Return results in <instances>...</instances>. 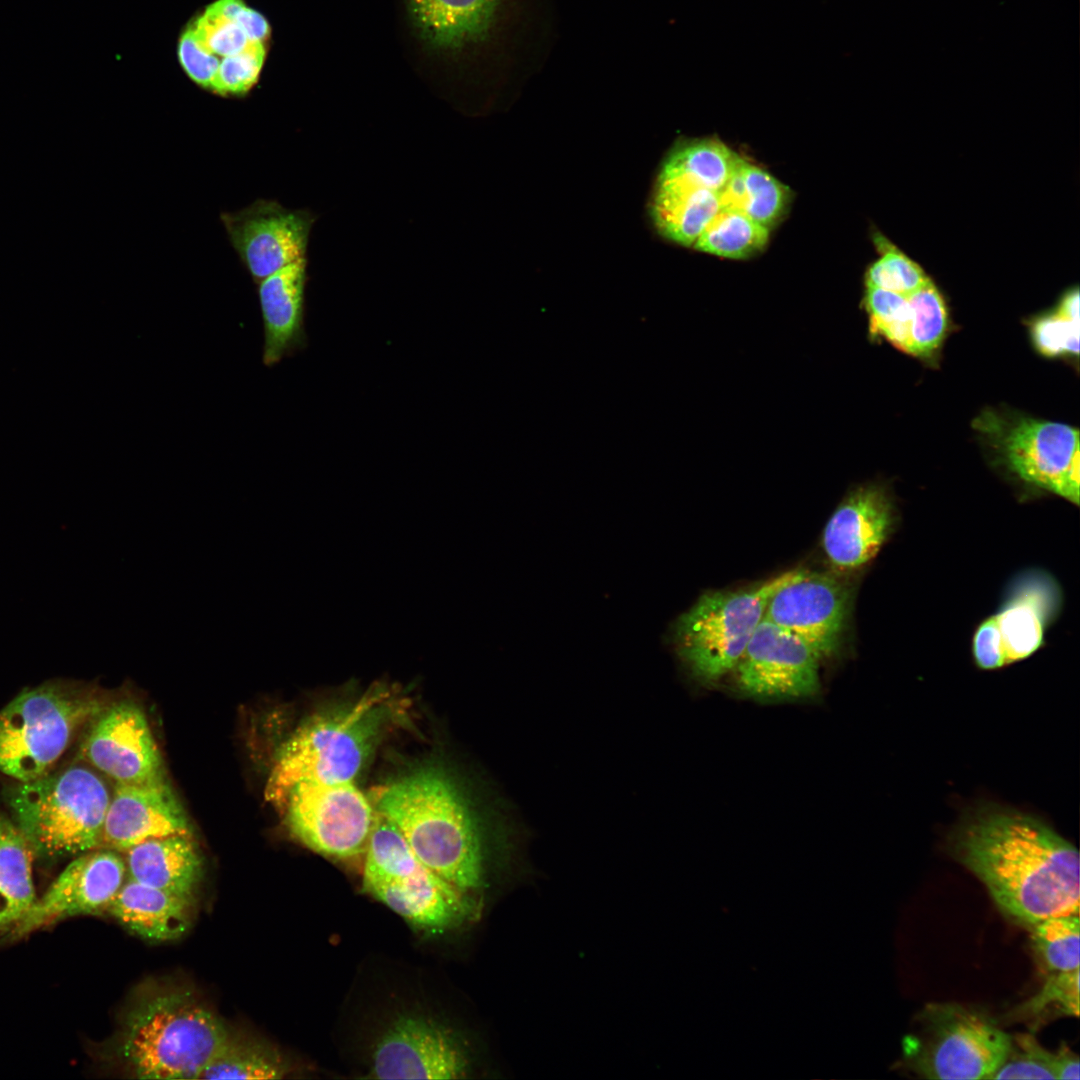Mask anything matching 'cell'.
<instances>
[{
	"instance_id": "cell-1",
	"label": "cell",
	"mask_w": 1080,
	"mask_h": 1080,
	"mask_svg": "<svg viewBox=\"0 0 1080 1080\" xmlns=\"http://www.w3.org/2000/svg\"><path fill=\"white\" fill-rule=\"evenodd\" d=\"M954 856L985 885L999 908L1029 926L1079 913V853L1030 815L984 806L952 837Z\"/></svg>"
},
{
	"instance_id": "cell-2",
	"label": "cell",
	"mask_w": 1080,
	"mask_h": 1080,
	"mask_svg": "<svg viewBox=\"0 0 1080 1080\" xmlns=\"http://www.w3.org/2000/svg\"><path fill=\"white\" fill-rule=\"evenodd\" d=\"M230 1027L191 986L150 981L132 995L112 1043L137 1079H200Z\"/></svg>"
},
{
	"instance_id": "cell-3",
	"label": "cell",
	"mask_w": 1080,
	"mask_h": 1080,
	"mask_svg": "<svg viewBox=\"0 0 1080 1080\" xmlns=\"http://www.w3.org/2000/svg\"><path fill=\"white\" fill-rule=\"evenodd\" d=\"M371 801L426 867L478 899L485 884L481 833L462 793L444 772L415 770L378 789Z\"/></svg>"
},
{
	"instance_id": "cell-4",
	"label": "cell",
	"mask_w": 1080,
	"mask_h": 1080,
	"mask_svg": "<svg viewBox=\"0 0 1080 1080\" xmlns=\"http://www.w3.org/2000/svg\"><path fill=\"white\" fill-rule=\"evenodd\" d=\"M383 687L350 704L310 717L282 745L265 788V797L282 807L300 781H354L395 711Z\"/></svg>"
},
{
	"instance_id": "cell-5",
	"label": "cell",
	"mask_w": 1080,
	"mask_h": 1080,
	"mask_svg": "<svg viewBox=\"0 0 1080 1080\" xmlns=\"http://www.w3.org/2000/svg\"><path fill=\"white\" fill-rule=\"evenodd\" d=\"M110 799L102 778L79 765L17 782L5 792L10 818L34 855L47 859L101 848Z\"/></svg>"
},
{
	"instance_id": "cell-6",
	"label": "cell",
	"mask_w": 1080,
	"mask_h": 1080,
	"mask_svg": "<svg viewBox=\"0 0 1080 1080\" xmlns=\"http://www.w3.org/2000/svg\"><path fill=\"white\" fill-rule=\"evenodd\" d=\"M363 888L428 933L460 927L473 920L480 907L478 899L426 867L395 826L377 812L365 850Z\"/></svg>"
},
{
	"instance_id": "cell-7",
	"label": "cell",
	"mask_w": 1080,
	"mask_h": 1080,
	"mask_svg": "<svg viewBox=\"0 0 1080 1080\" xmlns=\"http://www.w3.org/2000/svg\"><path fill=\"white\" fill-rule=\"evenodd\" d=\"M64 681L25 689L0 710V773L27 782L50 772L77 730L103 708Z\"/></svg>"
},
{
	"instance_id": "cell-8",
	"label": "cell",
	"mask_w": 1080,
	"mask_h": 1080,
	"mask_svg": "<svg viewBox=\"0 0 1080 1080\" xmlns=\"http://www.w3.org/2000/svg\"><path fill=\"white\" fill-rule=\"evenodd\" d=\"M798 569L737 590L703 593L677 617L671 640L678 657L703 683L733 672L764 617L772 594Z\"/></svg>"
},
{
	"instance_id": "cell-9",
	"label": "cell",
	"mask_w": 1080,
	"mask_h": 1080,
	"mask_svg": "<svg viewBox=\"0 0 1080 1080\" xmlns=\"http://www.w3.org/2000/svg\"><path fill=\"white\" fill-rule=\"evenodd\" d=\"M906 1040L913 1069L928 1079H991L1011 1037L989 1017L958 1004H931Z\"/></svg>"
},
{
	"instance_id": "cell-10",
	"label": "cell",
	"mask_w": 1080,
	"mask_h": 1080,
	"mask_svg": "<svg viewBox=\"0 0 1080 1080\" xmlns=\"http://www.w3.org/2000/svg\"><path fill=\"white\" fill-rule=\"evenodd\" d=\"M973 427L1023 481L1079 504V431L1067 424L984 410Z\"/></svg>"
},
{
	"instance_id": "cell-11",
	"label": "cell",
	"mask_w": 1080,
	"mask_h": 1080,
	"mask_svg": "<svg viewBox=\"0 0 1080 1080\" xmlns=\"http://www.w3.org/2000/svg\"><path fill=\"white\" fill-rule=\"evenodd\" d=\"M281 809L303 845L340 859L365 853L376 818L372 801L354 781H300L289 789Z\"/></svg>"
},
{
	"instance_id": "cell-12",
	"label": "cell",
	"mask_w": 1080,
	"mask_h": 1080,
	"mask_svg": "<svg viewBox=\"0 0 1080 1080\" xmlns=\"http://www.w3.org/2000/svg\"><path fill=\"white\" fill-rule=\"evenodd\" d=\"M821 660L801 638L763 617L733 673L738 690L753 699H804L820 691Z\"/></svg>"
},
{
	"instance_id": "cell-13",
	"label": "cell",
	"mask_w": 1080,
	"mask_h": 1080,
	"mask_svg": "<svg viewBox=\"0 0 1080 1080\" xmlns=\"http://www.w3.org/2000/svg\"><path fill=\"white\" fill-rule=\"evenodd\" d=\"M851 592L838 577L798 569L770 597L764 618L805 641L821 659L841 647Z\"/></svg>"
},
{
	"instance_id": "cell-14",
	"label": "cell",
	"mask_w": 1080,
	"mask_h": 1080,
	"mask_svg": "<svg viewBox=\"0 0 1080 1080\" xmlns=\"http://www.w3.org/2000/svg\"><path fill=\"white\" fill-rule=\"evenodd\" d=\"M470 1072L462 1041L448 1028L421 1016L398 1018L372 1053L378 1079H460Z\"/></svg>"
},
{
	"instance_id": "cell-15",
	"label": "cell",
	"mask_w": 1080,
	"mask_h": 1080,
	"mask_svg": "<svg viewBox=\"0 0 1080 1080\" xmlns=\"http://www.w3.org/2000/svg\"><path fill=\"white\" fill-rule=\"evenodd\" d=\"M231 244L254 282L259 283L305 257L315 216L259 199L237 212L222 213Z\"/></svg>"
},
{
	"instance_id": "cell-16",
	"label": "cell",
	"mask_w": 1080,
	"mask_h": 1080,
	"mask_svg": "<svg viewBox=\"0 0 1080 1080\" xmlns=\"http://www.w3.org/2000/svg\"><path fill=\"white\" fill-rule=\"evenodd\" d=\"M126 879L125 860L117 851L98 848L82 853L8 935L16 939L66 918L106 912Z\"/></svg>"
},
{
	"instance_id": "cell-17",
	"label": "cell",
	"mask_w": 1080,
	"mask_h": 1080,
	"mask_svg": "<svg viewBox=\"0 0 1080 1080\" xmlns=\"http://www.w3.org/2000/svg\"><path fill=\"white\" fill-rule=\"evenodd\" d=\"M80 756L116 783L137 784L166 777L160 752L143 711L130 701L102 709L94 718Z\"/></svg>"
},
{
	"instance_id": "cell-18",
	"label": "cell",
	"mask_w": 1080,
	"mask_h": 1080,
	"mask_svg": "<svg viewBox=\"0 0 1080 1080\" xmlns=\"http://www.w3.org/2000/svg\"><path fill=\"white\" fill-rule=\"evenodd\" d=\"M190 832L187 814L166 777L137 784L116 783L101 848L127 851L152 838Z\"/></svg>"
},
{
	"instance_id": "cell-19",
	"label": "cell",
	"mask_w": 1080,
	"mask_h": 1080,
	"mask_svg": "<svg viewBox=\"0 0 1080 1080\" xmlns=\"http://www.w3.org/2000/svg\"><path fill=\"white\" fill-rule=\"evenodd\" d=\"M895 522L886 490L868 484L852 490L829 518L822 546L839 570H856L869 563L889 538Z\"/></svg>"
},
{
	"instance_id": "cell-20",
	"label": "cell",
	"mask_w": 1080,
	"mask_h": 1080,
	"mask_svg": "<svg viewBox=\"0 0 1080 1080\" xmlns=\"http://www.w3.org/2000/svg\"><path fill=\"white\" fill-rule=\"evenodd\" d=\"M1049 603L1045 591L1031 587L984 620L972 641L976 665L993 670L1034 654L1043 643Z\"/></svg>"
},
{
	"instance_id": "cell-21",
	"label": "cell",
	"mask_w": 1080,
	"mask_h": 1080,
	"mask_svg": "<svg viewBox=\"0 0 1080 1080\" xmlns=\"http://www.w3.org/2000/svg\"><path fill=\"white\" fill-rule=\"evenodd\" d=\"M410 26L425 48L455 55L489 37L501 0H404Z\"/></svg>"
},
{
	"instance_id": "cell-22",
	"label": "cell",
	"mask_w": 1080,
	"mask_h": 1080,
	"mask_svg": "<svg viewBox=\"0 0 1080 1080\" xmlns=\"http://www.w3.org/2000/svg\"><path fill=\"white\" fill-rule=\"evenodd\" d=\"M307 260L300 258L261 280L258 295L264 325L263 362L273 366L303 349Z\"/></svg>"
},
{
	"instance_id": "cell-23",
	"label": "cell",
	"mask_w": 1080,
	"mask_h": 1080,
	"mask_svg": "<svg viewBox=\"0 0 1080 1080\" xmlns=\"http://www.w3.org/2000/svg\"><path fill=\"white\" fill-rule=\"evenodd\" d=\"M125 852L127 878L196 899L204 876V861L190 835L152 838Z\"/></svg>"
},
{
	"instance_id": "cell-24",
	"label": "cell",
	"mask_w": 1080,
	"mask_h": 1080,
	"mask_svg": "<svg viewBox=\"0 0 1080 1080\" xmlns=\"http://www.w3.org/2000/svg\"><path fill=\"white\" fill-rule=\"evenodd\" d=\"M106 912L134 935L150 942L184 936L195 913V900L127 878Z\"/></svg>"
},
{
	"instance_id": "cell-25",
	"label": "cell",
	"mask_w": 1080,
	"mask_h": 1080,
	"mask_svg": "<svg viewBox=\"0 0 1080 1080\" xmlns=\"http://www.w3.org/2000/svg\"><path fill=\"white\" fill-rule=\"evenodd\" d=\"M719 210L717 192L658 176L650 213L657 231L666 239L693 247Z\"/></svg>"
},
{
	"instance_id": "cell-26",
	"label": "cell",
	"mask_w": 1080,
	"mask_h": 1080,
	"mask_svg": "<svg viewBox=\"0 0 1080 1080\" xmlns=\"http://www.w3.org/2000/svg\"><path fill=\"white\" fill-rule=\"evenodd\" d=\"M34 852L11 818L0 811V933L10 932L37 900Z\"/></svg>"
},
{
	"instance_id": "cell-27",
	"label": "cell",
	"mask_w": 1080,
	"mask_h": 1080,
	"mask_svg": "<svg viewBox=\"0 0 1080 1080\" xmlns=\"http://www.w3.org/2000/svg\"><path fill=\"white\" fill-rule=\"evenodd\" d=\"M718 194L720 209L740 212L768 229L782 218L790 201L787 186L742 157Z\"/></svg>"
},
{
	"instance_id": "cell-28",
	"label": "cell",
	"mask_w": 1080,
	"mask_h": 1080,
	"mask_svg": "<svg viewBox=\"0 0 1080 1080\" xmlns=\"http://www.w3.org/2000/svg\"><path fill=\"white\" fill-rule=\"evenodd\" d=\"M289 1071L282 1054L248 1032H230L200 1079H279Z\"/></svg>"
},
{
	"instance_id": "cell-29",
	"label": "cell",
	"mask_w": 1080,
	"mask_h": 1080,
	"mask_svg": "<svg viewBox=\"0 0 1080 1080\" xmlns=\"http://www.w3.org/2000/svg\"><path fill=\"white\" fill-rule=\"evenodd\" d=\"M741 156L716 138L678 144L665 159L659 177L672 178L719 193Z\"/></svg>"
},
{
	"instance_id": "cell-30",
	"label": "cell",
	"mask_w": 1080,
	"mask_h": 1080,
	"mask_svg": "<svg viewBox=\"0 0 1080 1080\" xmlns=\"http://www.w3.org/2000/svg\"><path fill=\"white\" fill-rule=\"evenodd\" d=\"M769 239V229L746 215L720 209L701 233L693 248L708 254L744 259L760 252Z\"/></svg>"
},
{
	"instance_id": "cell-31",
	"label": "cell",
	"mask_w": 1080,
	"mask_h": 1080,
	"mask_svg": "<svg viewBox=\"0 0 1080 1080\" xmlns=\"http://www.w3.org/2000/svg\"><path fill=\"white\" fill-rule=\"evenodd\" d=\"M907 298L911 306L907 353L930 358L938 351L948 329L946 304L931 280Z\"/></svg>"
},
{
	"instance_id": "cell-32",
	"label": "cell",
	"mask_w": 1080,
	"mask_h": 1080,
	"mask_svg": "<svg viewBox=\"0 0 1080 1080\" xmlns=\"http://www.w3.org/2000/svg\"><path fill=\"white\" fill-rule=\"evenodd\" d=\"M1032 928L1033 947L1049 973L1079 969V913L1050 916Z\"/></svg>"
},
{
	"instance_id": "cell-33",
	"label": "cell",
	"mask_w": 1080,
	"mask_h": 1080,
	"mask_svg": "<svg viewBox=\"0 0 1080 1080\" xmlns=\"http://www.w3.org/2000/svg\"><path fill=\"white\" fill-rule=\"evenodd\" d=\"M874 240L881 257L867 269L866 287L881 288L908 296L930 281L918 263L881 234H877Z\"/></svg>"
},
{
	"instance_id": "cell-34",
	"label": "cell",
	"mask_w": 1080,
	"mask_h": 1080,
	"mask_svg": "<svg viewBox=\"0 0 1080 1080\" xmlns=\"http://www.w3.org/2000/svg\"><path fill=\"white\" fill-rule=\"evenodd\" d=\"M1038 1025L1055 1016H1079V969L1049 973L1041 989L1013 1014Z\"/></svg>"
},
{
	"instance_id": "cell-35",
	"label": "cell",
	"mask_w": 1080,
	"mask_h": 1080,
	"mask_svg": "<svg viewBox=\"0 0 1080 1080\" xmlns=\"http://www.w3.org/2000/svg\"><path fill=\"white\" fill-rule=\"evenodd\" d=\"M864 306L873 337H882L907 353L911 306L907 296L875 287H866Z\"/></svg>"
},
{
	"instance_id": "cell-36",
	"label": "cell",
	"mask_w": 1080,
	"mask_h": 1080,
	"mask_svg": "<svg viewBox=\"0 0 1080 1080\" xmlns=\"http://www.w3.org/2000/svg\"><path fill=\"white\" fill-rule=\"evenodd\" d=\"M991 1079H1056L1053 1053L1033 1035L1018 1034L1011 1037L1006 1058Z\"/></svg>"
},
{
	"instance_id": "cell-37",
	"label": "cell",
	"mask_w": 1080,
	"mask_h": 1080,
	"mask_svg": "<svg viewBox=\"0 0 1080 1080\" xmlns=\"http://www.w3.org/2000/svg\"><path fill=\"white\" fill-rule=\"evenodd\" d=\"M264 55L262 42H249L242 51L224 57L211 90L223 96L246 94L258 79Z\"/></svg>"
},
{
	"instance_id": "cell-38",
	"label": "cell",
	"mask_w": 1080,
	"mask_h": 1080,
	"mask_svg": "<svg viewBox=\"0 0 1080 1080\" xmlns=\"http://www.w3.org/2000/svg\"><path fill=\"white\" fill-rule=\"evenodd\" d=\"M1079 320L1056 309L1036 319L1031 326L1032 340L1046 356L1078 355Z\"/></svg>"
},
{
	"instance_id": "cell-39",
	"label": "cell",
	"mask_w": 1080,
	"mask_h": 1080,
	"mask_svg": "<svg viewBox=\"0 0 1080 1080\" xmlns=\"http://www.w3.org/2000/svg\"><path fill=\"white\" fill-rule=\"evenodd\" d=\"M202 46L223 57L242 51L249 40L235 21L204 13L192 27Z\"/></svg>"
},
{
	"instance_id": "cell-40",
	"label": "cell",
	"mask_w": 1080,
	"mask_h": 1080,
	"mask_svg": "<svg viewBox=\"0 0 1080 1080\" xmlns=\"http://www.w3.org/2000/svg\"><path fill=\"white\" fill-rule=\"evenodd\" d=\"M178 52L180 62L189 77L198 85L211 89L220 61L202 46L192 27L182 35Z\"/></svg>"
},
{
	"instance_id": "cell-41",
	"label": "cell",
	"mask_w": 1080,
	"mask_h": 1080,
	"mask_svg": "<svg viewBox=\"0 0 1080 1080\" xmlns=\"http://www.w3.org/2000/svg\"><path fill=\"white\" fill-rule=\"evenodd\" d=\"M235 22L245 33L249 42H262L269 35V25L266 19L258 12L245 7L237 16Z\"/></svg>"
},
{
	"instance_id": "cell-42",
	"label": "cell",
	"mask_w": 1080,
	"mask_h": 1080,
	"mask_svg": "<svg viewBox=\"0 0 1080 1080\" xmlns=\"http://www.w3.org/2000/svg\"><path fill=\"white\" fill-rule=\"evenodd\" d=\"M1079 1057L1065 1042L1053 1053V1069L1056 1079L1078 1080L1080 1078Z\"/></svg>"
},
{
	"instance_id": "cell-43",
	"label": "cell",
	"mask_w": 1080,
	"mask_h": 1080,
	"mask_svg": "<svg viewBox=\"0 0 1080 1080\" xmlns=\"http://www.w3.org/2000/svg\"><path fill=\"white\" fill-rule=\"evenodd\" d=\"M245 7L242 0H218L208 6L205 13L235 21Z\"/></svg>"
}]
</instances>
